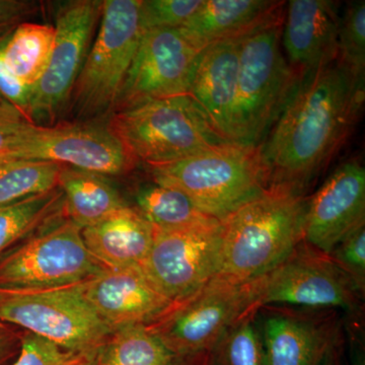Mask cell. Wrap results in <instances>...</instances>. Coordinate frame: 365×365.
Returning <instances> with one entry per match:
<instances>
[{
    "instance_id": "8d00e7d4",
    "label": "cell",
    "mask_w": 365,
    "mask_h": 365,
    "mask_svg": "<svg viewBox=\"0 0 365 365\" xmlns=\"http://www.w3.org/2000/svg\"><path fill=\"white\" fill-rule=\"evenodd\" d=\"M352 365H365L364 356L361 354L355 355Z\"/></svg>"
},
{
    "instance_id": "7c38bea8",
    "label": "cell",
    "mask_w": 365,
    "mask_h": 365,
    "mask_svg": "<svg viewBox=\"0 0 365 365\" xmlns=\"http://www.w3.org/2000/svg\"><path fill=\"white\" fill-rule=\"evenodd\" d=\"M222 222L158 230L141 268L170 302H179L215 277L220 267Z\"/></svg>"
},
{
    "instance_id": "30bf717a",
    "label": "cell",
    "mask_w": 365,
    "mask_h": 365,
    "mask_svg": "<svg viewBox=\"0 0 365 365\" xmlns=\"http://www.w3.org/2000/svg\"><path fill=\"white\" fill-rule=\"evenodd\" d=\"M1 157L59 163L107 177L122 176L137 165L107 124L101 122L31 124Z\"/></svg>"
},
{
    "instance_id": "cb8c5ba5",
    "label": "cell",
    "mask_w": 365,
    "mask_h": 365,
    "mask_svg": "<svg viewBox=\"0 0 365 365\" xmlns=\"http://www.w3.org/2000/svg\"><path fill=\"white\" fill-rule=\"evenodd\" d=\"M64 216L59 187L0 206V257Z\"/></svg>"
},
{
    "instance_id": "4316f807",
    "label": "cell",
    "mask_w": 365,
    "mask_h": 365,
    "mask_svg": "<svg viewBox=\"0 0 365 365\" xmlns=\"http://www.w3.org/2000/svg\"><path fill=\"white\" fill-rule=\"evenodd\" d=\"M62 168L51 162L0 157V206L56 189Z\"/></svg>"
},
{
    "instance_id": "f1b7e54d",
    "label": "cell",
    "mask_w": 365,
    "mask_h": 365,
    "mask_svg": "<svg viewBox=\"0 0 365 365\" xmlns=\"http://www.w3.org/2000/svg\"><path fill=\"white\" fill-rule=\"evenodd\" d=\"M204 0H140L143 31L180 29L202 6Z\"/></svg>"
},
{
    "instance_id": "277c9868",
    "label": "cell",
    "mask_w": 365,
    "mask_h": 365,
    "mask_svg": "<svg viewBox=\"0 0 365 365\" xmlns=\"http://www.w3.org/2000/svg\"><path fill=\"white\" fill-rule=\"evenodd\" d=\"M107 126L137 163L169 165L228 143L187 96L148 101L113 113Z\"/></svg>"
},
{
    "instance_id": "1f68e13d",
    "label": "cell",
    "mask_w": 365,
    "mask_h": 365,
    "mask_svg": "<svg viewBox=\"0 0 365 365\" xmlns=\"http://www.w3.org/2000/svg\"><path fill=\"white\" fill-rule=\"evenodd\" d=\"M338 267L355 283L359 290L365 280V225L353 232L329 255Z\"/></svg>"
},
{
    "instance_id": "4fadbf2b",
    "label": "cell",
    "mask_w": 365,
    "mask_h": 365,
    "mask_svg": "<svg viewBox=\"0 0 365 365\" xmlns=\"http://www.w3.org/2000/svg\"><path fill=\"white\" fill-rule=\"evenodd\" d=\"M252 289L253 312L272 304L350 309L359 290L328 255L299 247L277 267L253 281Z\"/></svg>"
},
{
    "instance_id": "5bb4252c",
    "label": "cell",
    "mask_w": 365,
    "mask_h": 365,
    "mask_svg": "<svg viewBox=\"0 0 365 365\" xmlns=\"http://www.w3.org/2000/svg\"><path fill=\"white\" fill-rule=\"evenodd\" d=\"M200 53L179 29L143 31L114 112L188 95Z\"/></svg>"
},
{
    "instance_id": "3957f363",
    "label": "cell",
    "mask_w": 365,
    "mask_h": 365,
    "mask_svg": "<svg viewBox=\"0 0 365 365\" xmlns=\"http://www.w3.org/2000/svg\"><path fill=\"white\" fill-rule=\"evenodd\" d=\"M284 11L240 42L232 143L258 148L277 121L300 74L281 49Z\"/></svg>"
},
{
    "instance_id": "9a60e30c",
    "label": "cell",
    "mask_w": 365,
    "mask_h": 365,
    "mask_svg": "<svg viewBox=\"0 0 365 365\" xmlns=\"http://www.w3.org/2000/svg\"><path fill=\"white\" fill-rule=\"evenodd\" d=\"M364 225L365 169L357 160H349L307 201L302 241L329 256L345 237Z\"/></svg>"
},
{
    "instance_id": "e0dca14e",
    "label": "cell",
    "mask_w": 365,
    "mask_h": 365,
    "mask_svg": "<svg viewBox=\"0 0 365 365\" xmlns=\"http://www.w3.org/2000/svg\"><path fill=\"white\" fill-rule=\"evenodd\" d=\"M340 19L339 2H288L281 41L295 71L304 73L337 56Z\"/></svg>"
},
{
    "instance_id": "74e56055",
    "label": "cell",
    "mask_w": 365,
    "mask_h": 365,
    "mask_svg": "<svg viewBox=\"0 0 365 365\" xmlns=\"http://www.w3.org/2000/svg\"><path fill=\"white\" fill-rule=\"evenodd\" d=\"M0 103H4V102H2V101H0Z\"/></svg>"
},
{
    "instance_id": "ac0fdd59",
    "label": "cell",
    "mask_w": 365,
    "mask_h": 365,
    "mask_svg": "<svg viewBox=\"0 0 365 365\" xmlns=\"http://www.w3.org/2000/svg\"><path fill=\"white\" fill-rule=\"evenodd\" d=\"M240 42L241 38L222 41L202 50L188 93L215 130L232 143Z\"/></svg>"
},
{
    "instance_id": "d6986e66",
    "label": "cell",
    "mask_w": 365,
    "mask_h": 365,
    "mask_svg": "<svg viewBox=\"0 0 365 365\" xmlns=\"http://www.w3.org/2000/svg\"><path fill=\"white\" fill-rule=\"evenodd\" d=\"M284 2L271 0H204L182 28L199 50L222 41L239 39L282 13Z\"/></svg>"
},
{
    "instance_id": "ffe728a7",
    "label": "cell",
    "mask_w": 365,
    "mask_h": 365,
    "mask_svg": "<svg viewBox=\"0 0 365 365\" xmlns=\"http://www.w3.org/2000/svg\"><path fill=\"white\" fill-rule=\"evenodd\" d=\"M91 256L107 269L141 266L153 246L155 227L135 207L126 206L81 230Z\"/></svg>"
},
{
    "instance_id": "4dcf8cb0",
    "label": "cell",
    "mask_w": 365,
    "mask_h": 365,
    "mask_svg": "<svg viewBox=\"0 0 365 365\" xmlns=\"http://www.w3.org/2000/svg\"><path fill=\"white\" fill-rule=\"evenodd\" d=\"M83 355L66 351L50 341L23 331L20 353L11 365H76Z\"/></svg>"
},
{
    "instance_id": "e575fe53",
    "label": "cell",
    "mask_w": 365,
    "mask_h": 365,
    "mask_svg": "<svg viewBox=\"0 0 365 365\" xmlns=\"http://www.w3.org/2000/svg\"><path fill=\"white\" fill-rule=\"evenodd\" d=\"M23 331L0 322V365H6L18 357Z\"/></svg>"
},
{
    "instance_id": "f546056e",
    "label": "cell",
    "mask_w": 365,
    "mask_h": 365,
    "mask_svg": "<svg viewBox=\"0 0 365 365\" xmlns=\"http://www.w3.org/2000/svg\"><path fill=\"white\" fill-rule=\"evenodd\" d=\"M248 316L232 327L225 344L227 365H265L263 343Z\"/></svg>"
},
{
    "instance_id": "7402d4cb",
    "label": "cell",
    "mask_w": 365,
    "mask_h": 365,
    "mask_svg": "<svg viewBox=\"0 0 365 365\" xmlns=\"http://www.w3.org/2000/svg\"><path fill=\"white\" fill-rule=\"evenodd\" d=\"M58 187L63 193L66 215L81 230L128 206L108 177L97 173L63 165Z\"/></svg>"
},
{
    "instance_id": "484cf974",
    "label": "cell",
    "mask_w": 365,
    "mask_h": 365,
    "mask_svg": "<svg viewBox=\"0 0 365 365\" xmlns=\"http://www.w3.org/2000/svg\"><path fill=\"white\" fill-rule=\"evenodd\" d=\"M178 359L146 325L113 331L97 351V365H177Z\"/></svg>"
},
{
    "instance_id": "9c48e42d",
    "label": "cell",
    "mask_w": 365,
    "mask_h": 365,
    "mask_svg": "<svg viewBox=\"0 0 365 365\" xmlns=\"http://www.w3.org/2000/svg\"><path fill=\"white\" fill-rule=\"evenodd\" d=\"M252 282L237 284L213 277L148 326L178 357L211 349L227 330L254 314Z\"/></svg>"
},
{
    "instance_id": "f35d334b",
    "label": "cell",
    "mask_w": 365,
    "mask_h": 365,
    "mask_svg": "<svg viewBox=\"0 0 365 365\" xmlns=\"http://www.w3.org/2000/svg\"><path fill=\"white\" fill-rule=\"evenodd\" d=\"M326 365H328V364H326Z\"/></svg>"
},
{
    "instance_id": "836d02e7",
    "label": "cell",
    "mask_w": 365,
    "mask_h": 365,
    "mask_svg": "<svg viewBox=\"0 0 365 365\" xmlns=\"http://www.w3.org/2000/svg\"><path fill=\"white\" fill-rule=\"evenodd\" d=\"M41 4L30 0H0V39L40 11Z\"/></svg>"
},
{
    "instance_id": "8992f818",
    "label": "cell",
    "mask_w": 365,
    "mask_h": 365,
    "mask_svg": "<svg viewBox=\"0 0 365 365\" xmlns=\"http://www.w3.org/2000/svg\"><path fill=\"white\" fill-rule=\"evenodd\" d=\"M140 0H105L90 51L79 73L69 110L76 122H101L115 111L140 42Z\"/></svg>"
},
{
    "instance_id": "6da1fadb",
    "label": "cell",
    "mask_w": 365,
    "mask_h": 365,
    "mask_svg": "<svg viewBox=\"0 0 365 365\" xmlns=\"http://www.w3.org/2000/svg\"><path fill=\"white\" fill-rule=\"evenodd\" d=\"M364 81L339 55L300 74L277 121L258 146L269 188L302 195L351 136L364 104Z\"/></svg>"
},
{
    "instance_id": "2e32d148",
    "label": "cell",
    "mask_w": 365,
    "mask_h": 365,
    "mask_svg": "<svg viewBox=\"0 0 365 365\" xmlns=\"http://www.w3.org/2000/svg\"><path fill=\"white\" fill-rule=\"evenodd\" d=\"M83 294L113 331L150 325L174 302L160 294L141 266L106 269L83 283Z\"/></svg>"
},
{
    "instance_id": "5b68a950",
    "label": "cell",
    "mask_w": 365,
    "mask_h": 365,
    "mask_svg": "<svg viewBox=\"0 0 365 365\" xmlns=\"http://www.w3.org/2000/svg\"><path fill=\"white\" fill-rule=\"evenodd\" d=\"M148 169L153 182L180 190L220 222L269 189L259 148L237 143Z\"/></svg>"
},
{
    "instance_id": "44dd1931",
    "label": "cell",
    "mask_w": 365,
    "mask_h": 365,
    "mask_svg": "<svg viewBox=\"0 0 365 365\" xmlns=\"http://www.w3.org/2000/svg\"><path fill=\"white\" fill-rule=\"evenodd\" d=\"M265 365H319L329 350L321 327L289 316H273L264 326Z\"/></svg>"
},
{
    "instance_id": "d590c367",
    "label": "cell",
    "mask_w": 365,
    "mask_h": 365,
    "mask_svg": "<svg viewBox=\"0 0 365 365\" xmlns=\"http://www.w3.org/2000/svg\"><path fill=\"white\" fill-rule=\"evenodd\" d=\"M76 365H97V352L83 355V359L79 360Z\"/></svg>"
},
{
    "instance_id": "8fae6325",
    "label": "cell",
    "mask_w": 365,
    "mask_h": 365,
    "mask_svg": "<svg viewBox=\"0 0 365 365\" xmlns=\"http://www.w3.org/2000/svg\"><path fill=\"white\" fill-rule=\"evenodd\" d=\"M103 1L71 0L55 11L54 47L49 64L33 90L34 124L54 121L71 100L102 16Z\"/></svg>"
},
{
    "instance_id": "d6a6232c",
    "label": "cell",
    "mask_w": 365,
    "mask_h": 365,
    "mask_svg": "<svg viewBox=\"0 0 365 365\" xmlns=\"http://www.w3.org/2000/svg\"><path fill=\"white\" fill-rule=\"evenodd\" d=\"M34 124L13 106L0 103V157L13 148L26 127Z\"/></svg>"
},
{
    "instance_id": "603a6c76",
    "label": "cell",
    "mask_w": 365,
    "mask_h": 365,
    "mask_svg": "<svg viewBox=\"0 0 365 365\" xmlns=\"http://www.w3.org/2000/svg\"><path fill=\"white\" fill-rule=\"evenodd\" d=\"M54 26L24 21L0 39V57L21 83L35 88L45 73L54 47Z\"/></svg>"
},
{
    "instance_id": "83f0119b",
    "label": "cell",
    "mask_w": 365,
    "mask_h": 365,
    "mask_svg": "<svg viewBox=\"0 0 365 365\" xmlns=\"http://www.w3.org/2000/svg\"><path fill=\"white\" fill-rule=\"evenodd\" d=\"M338 55L360 76L365 73V2L349 1L341 16Z\"/></svg>"
},
{
    "instance_id": "7a4b0ae2",
    "label": "cell",
    "mask_w": 365,
    "mask_h": 365,
    "mask_svg": "<svg viewBox=\"0 0 365 365\" xmlns=\"http://www.w3.org/2000/svg\"><path fill=\"white\" fill-rule=\"evenodd\" d=\"M307 201L294 192L269 188L227 215L216 276L246 284L277 267L304 240Z\"/></svg>"
},
{
    "instance_id": "d4e9b609",
    "label": "cell",
    "mask_w": 365,
    "mask_h": 365,
    "mask_svg": "<svg viewBox=\"0 0 365 365\" xmlns=\"http://www.w3.org/2000/svg\"><path fill=\"white\" fill-rule=\"evenodd\" d=\"M136 209L158 230H178L220 222L202 212L186 194L153 182L141 187Z\"/></svg>"
},
{
    "instance_id": "ba28073f",
    "label": "cell",
    "mask_w": 365,
    "mask_h": 365,
    "mask_svg": "<svg viewBox=\"0 0 365 365\" xmlns=\"http://www.w3.org/2000/svg\"><path fill=\"white\" fill-rule=\"evenodd\" d=\"M67 216L0 257V289L37 292L81 284L106 270Z\"/></svg>"
},
{
    "instance_id": "52a82bcc",
    "label": "cell",
    "mask_w": 365,
    "mask_h": 365,
    "mask_svg": "<svg viewBox=\"0 0 365 365\" xmlns=\"http://www.w3.org/2000/svg\"><path fill=\"white\" fill-rule=\"evenodd\" d=\"M0 322L78 354L97 352L113 332L86 299L83 283L37 292L0 289Z\"/></svg>"
}]
</instances>
